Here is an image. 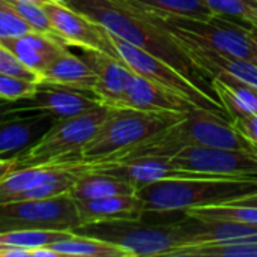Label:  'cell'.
<instances>
[{"label": "cell", "instance_id": "cell-1", "mask_svg": "<svg viewBox=\"0 0 257 257\" xmlns=\"http://www.w3.org/2000/svg\"><path fill=\"white\" fill-rule=\"evenodd\" d=\"M68 5L99 23L111 35L167 62L205 92L212 90L211 80L143 6L131 0H71Z\"/></svg>", "mask_w": 257, "mask_h": 257}, {"label": "cell", "instance_id": "cell-2", "mask_svg": "<svg viewBox=\"0 0 257 257\" xmlns=\"http://www.w3.org/2000/svg\"><path fill=\"white\" fill-rule=\"evenodd\" d=\"M188 146L242 149L257 152L256 148L232 125L230 119H226L224 116L211 110L193 107L181 122L157 133L155 136L110 160H128L140 157L170 158Z\"/></svg>", "mask_w": 257, "mask_h": 257}, {"label": "cell", "instance_id": "cell-3", "mask_svg": "<svg viewBox=\"0 0 257 257\" xmlns=\"http://www.w3.org/2000/svg\"><path fill=\"white\" fill-rule=\"evenodd\" d=\"M257 193V178L160 179L136 190L146 212H176L223 205Z\"/></svg>", "mask_w": 257, "mask_h": 257}, {"label": "cell", "instance_id": "cell-4", "mask_svg": "<svg viewBox=\"0 0 257 257\" xmlns=\"http://www.w3.org/2000/svg\"><path fill=\"white\" fill-rule=\"evenodd\" d=\"M187 113L146 111L130 107H108L92 140L81 152V161L95 163L117 157L157 133L181 122Z\"/></svg>", "mask_w": 257, "mask_h": 257}, {"label": "cell", "instance_id": "cell-5", "mask_svg": "<svg viewBox=\"0 0 257 257\" xmlns=\"http://www.w3.org/2000/svg\"><path fill=\"white\" fill-rule=\"evenodd\" d=\"M149 12L181 45L209 50L233 57L254 59V50L250 39V24L220 15L190 18Z\"/></svg>", "mask_w": 257, "mask_h": 257}, {"label": "cell", "instance_id": "cell-6", "mask_svg": "<svg viewBox=\"0 0 257 257\" xmlns=\"http://www.w3.org/2000/svg\"><path fill=\"white\" fill-rule=\"evenodd\" d=\"M74 232L95 236L125 248L131 257L173 256L188 247L190 238L179 223L149 224L140 220H111L78 226Z\"/></svg>", "mask_w": 257, "mask_h": 257}, {"label": "cell", "instance_id": "cell-7", "mask_svg": "<svg viewBox=\"0 0 257 257\" xmlns=\"http://www.w3.org/2000/svg\"><path fill=\"white\" fill-rule=\"evenodd\" d=\"M107 110L108 107L101 104L81 114L54 120L30 148L17 154L18 167L81 161V152L102 123Z\"/></svg>", "mask_w": 257, "mask_h": 257}, {"label": "cell", "instance_id": "cell-8", "mask_svg": "<svg viewBox=\"0 0 257 257\" xmlns=\"http://www.w3.org/2000/svg\"><path fill=\"white\" fill-rule=\"evenodd\" d=\"M117 57L136 74L140 77H145L166 89H170L190 101L193 105L211 110L214 113H218L221 116H227L224 107L221 102L211 96V93L205 92L203 89L197 87L193 81H190L184 74H181L178 69H175L167 62L161 60L160 57L111 35ZM229 117V116H227Z\"/></svg>", "mask_w": 257, "mask_h": 257}, {"label": "cell", "instance_id": "cell-9", "mask_svg": "<svg viewBox=\"0 0 257 257\" xmlns=\"http://www.w3.org/2000/svg\"><path fill=\"white\" fill-rule=\"evenodd\" d=\"M78 226L75 202L69 194L0 203V233L26 229L75 230Z\"/></svg>", "mask_w": 257, "mask_h": 257}, {"label": "cell", "instance_id": "cell-10", "mask_svg": "<svg viewBox=\"0 0 257 257\" xmlns=\"http://www.w3.org/2000/svg\"><path fill=\"white\" fill-rule=\"evenodd\" d=\"M53 33L68 47L81 50H96L117 57L111 33L95 20L72 9L66 3L47 0L42 3Z\"/></svg>", "mask_w": 257, "mask_h": 257}, {"label": "cell", "instance_id": "cell-11", "mask_svg": "<svg viewBox=\"0 0 257 257\" xmlns=\"http://www.w3.org/2000/svg\"><path fill=\"white\" fill-rule=\"evenodd\" d=\"M101 105L90 92L75 90L57 84L38 83L35 92L15 101H2L0 108L17 113H44L54 120L72 117Z\"/></svg>", "mask_w": 257, "mask_h": 257}, {"label": "cell", "instance_id": "cell-12", "mask_svg": "<svg viewBox=\"0 0 257 257\" xmlns=\"http://www.w3.org/2000/svg\"><path fill=\"white\" fill-rule=\"evenodd\" d=\"M170 160L182 170L229 178H257V152L250 151L188 146Z\"/></svg>", "mask_w": 257, "mask_h": 257}, {"label": "cell", "instance_id": "cell-13", "mask_svg": "<svg viewBox=\"0 0 257 257\" xmlns=\"http://www.w3.org/2000/svg\"><path fill=\"white\" fill-rule=\"evenodd\" d=\"M87 166L90 170L119 178L136 187V190L145 184L155 182L160 179L229 178V176H217V175L182 170L176 167L169 157H140V158H128V160L95 161V163H87Z\"/></svg>", "mask_w": 257, "mask_h": 257}, {"label": "cell", "instance_id": "cell-14", "mask_svg": "<svg viewBox=\"0 0 257 257\" xmlns=\"http://www.w3.org/2000/svg\"><path fill=\"white\" fill-rule=\"evenodd\" d=\"M81 57L95 72L93 95L98 101L107 107H119L136 74L119 57L102 51L83 50Z\"/></svg>", "mask_w": 257, "mask_h": 257}, {"label": "cell", "instance_id": "cell-15", "mask_svg": "<svg viewBox=\"0 0 257 257\" xmlns=\"http://www.w3.org/2000/svg\"><path fill=\"white\" fill-rule=\"evenodd\" d=\"M54 122L44 113H17L0 108V157L17 155L30 148Z\"/></svg>", "mask_w": 257, "mask_h": 257}, {"label": "cell", "instance_id": "cell-16", "mask_svg": "<svg viewBox=\"0 0 257 257\" xmlns=\"http://www.w3.org/2000/svg\"><path fill=\"white\" fill-rule=\"evenodd\" d=\"M185 217L181 224L190 238V245L257 244V227L254 226L224 220Z\"/></svg>", "mask_w": 257, "mask_h": 257}, {"label": "cell", "instance_id": "cell-17", "mask_svg": "<svg viewBox=\"0 0 257 257\" xmlns=\"http://www.w3.org/2000/svg\"><path fill=\"white\" fill-rule=\"evenodd\" d=\"M193 63L209 78L235 80L257 90V63L250 59L218 54L209 50L181 45Z\"/></svg>", "mask_w": 257, "mask_h": 257}, {"label": "cell", "instance_id": "cell-18", "mask_svg": "<svg viewBox=\"0 0 257 257\" xmlns=\"http://www.w3.org/2000/svg\"><path fill=\"white\" fill-rule=\"evenodd\" d=\"M11 53L32 69L39 80L41 72L60 54L68 51V45L51 33L30 30L24 35L0 41Z\"/></svg>", "mask_w": 257, "mask_h": 257}, {"label": "cell", "instance_id": "cell-19", "mask_svg": "<svg viewBox=\"0 0 257 257\" xmlns=\"http://www.w3.org/2000/svg\"><path fill=\"white\" fill-rule=\"evenodd\" d=\"M119 107H130L146 111L188 113L196 105L170 89H166L145 77L134 75Z\"/></svg>", "mask_w": 257, "mask_h": 257}, {"label": "cell", "instance_id": "cell-20", "mask_svg": "<svg viewBox=\"0 0 257 257\" xmlns=\"http://www.w3.org/2000/svg\"><path fill=\"white\" fill-rule=\"evenodd\" d=\"M80 226L111 220H140L145 215L142 200L136 194H119L99 199L75 200Z\"/></svg>", "mask_w": 257, "mask_h": 257}, {"label": "cell", "instance_id": "cell-21", "mask_svg": "<svg viewBox=\"0 0 257 257\" xmlns=\"http://www.w3.org/2000/svg\"><path fill=\"white\" fill-rule=\"evenodd\" d=\"M39 83L57 84L93 93L95 72L81 56L72 54L68 50L41 72Z\"/></svg>", "mask_w": 257, "mask_h": 257}, {"label": "cell", "instance_id": "cell-22", "mask_svg": "<svg viewBox=\"0 0 257 257\" xmlns=\"http://www.w3.org/2000/svg\"><path fill=\"white\" fill-rule=\"evenodd\" d=\"M69 194L75 200L99 199L119 194H136V187L111 175L90 170L89 166H86V169L78 175Z\"/></svg>", "mask_w": 257, "mask_h": 257}, {"label": "cell", "instance_id": "cell-23", "mask_svg": "<svg viewBox=\"0 0 257 257\" xmlns=\"http://www.w3.org/2000/svg\"><path fill=\"white\" fill-rule=\"evenodd\" d=\"M215 98L224 107L230 120L257 113V90L235 80H211Z\"/></svg>", "mask_w": 257, "mask_h": 257}, {"label": "cell", "instance_id": "cell-24", "mask_svg": "<svg viewBox=\"0 0 257 257\" xmlns=\"http://www.w3.org/2000/svg\"><path fill=\"white\" fill-rule=\"evenodd\" d=\"M50 247L59 257H131L125 248L117 244L77 232H72L68 238H63Z\"/></svg>", "mask_w": 257, "mask_h": 257}, {"label": "cell", "instance_id": "cell-25", "mask_svg": "<svg viewBox=\"0 0 257 257\" xmlns=\"http://www.w3.org/2000/svg\"><path fill=\"white\" fill-rule=\"evenodd\" d=\"M74 230H51V229H26L0 233V247H18L33 250L39 247H50L51 244L68 238Z\"/></svg>", "mask_w": 257, "mask_h": 257}, {"label": "cell", "instance_id": "cell-26", "mask_svg": "<svg viewBox=\"0 0 257 257\" xmlns=\"http://www.w3.org/2000/svg\"><path fill=\"white\" fill-rule=\"evenodd\" d=\"M152 12L163 15L208 18L214 12L208 8L205 0H131Z\"/></svg>", "mask_w": 257, "mask_h": 257}, {"label": "cell", "instance_id": "cell-27", "mask_svg": "<svg viewBox=\"0 0 257 257\" xmlns=\"http://www.w3.org/2000/svg\"><path fill=\"white\" fill-rule=\"evenodd\" d=\"M185 215L196 218H212V220H224L235 221L248 226L257 227V208L256 206H238V205H211L202 208L187 209Z\"/></svg>", "mask_w": 257, "mask_h": 257}, {"label": "cell", "instance_id": "cell-28", "mask_svg": "<svg viewBox=\"0 0 257 257\" xmlns=\"http://www.w3.org/2000/svg\"><path fill=\"white\" fill-rule=\"evenodd\" d=\"M214 15L257 27V0H205Z\"/></svg>", "mask_w": 257, "mask_h": 257}, {"label": "cell", "instance_id": "cell-29", "mask_svg": "<svg viewBox=\"0 0 257 257\" xmlns=\"http://www.w3.org/2000/svg\"><path fill=\"white\" fill-rule=\"evenodd\" d=\"M173 256L178 257H257V244L235 245H188Z\"/></svg>", "mask_w": 257, "mask_h": 257}, {"label": "cell", "instance_id": "cell-30", "mask_svg": "<svg viewBox=\"0 0 257 257\" xmlns=\"http://www.w3.org/2000/svg\"><path fill=\"white\" fill-rule=\"evenodd\" d=\"M12 8L18 12V15L26 21V24L41 33H53L48 15L42 6L44 2H33V0H9ZM56 36V35H54Z\"/></svg>", "mask_w": 257, "mask_h": 257}, {"label": "cell", "instance_id": "cell-31", "mask_svg": "<svg viewBox=\"0 0 257 257\" xmlns=\"http://www.w3.org/2000/svg\"><path fill=\"white\" fill-rule=\"evenodd\" d=\"M30 30L32 29L12 8L9 0H0V41L24 35Z\"/></svg>", "mask_w": 257, "mask_h": 257}, {"label": "cell", "instance_id": "cell-32", "mask_svg": "<svg viewBox=\"0 0 257 257\" xmlns=\"http://www.w3.org/2000/svg\"><path fill=\"white\" fill-rule=\"evenodd\" d=\"M38 81H30L21 77L9 75L0 72V99L2 101H15L26 98L35 92Z\"/></svg>", "mask_w": 257, "mask_h": 257}, {"label": "cell", "instance_id": "cell-33", "mask_svg": "<svg viewBox=\"0 0 257 257\" xmlns=\"http://www.w3.org/2000/svg\"><path fill=\"white\" fill-rule=\"evenodd\" d=\"M0 72L3 74H9V75H15V77H21L30 81H38V75L29 69L23 62H20L12 53L11 50H8L2 42H0Z\"/></svg>", "mask_w": 257, "mask_h": 257}, {"label": "cell", "instance_id": "cell-34", "mask_svg": "<svg viewBox=\"0 0 257 257\" xmlns=\"http://www.w3.org/2000/svg\"><path fill=\"white\" fill-rule=\"evenodd\" d=\"M232 125L257 149V113L230 120Z\"/></svg>", "mask_w": 257, "mask_h": 257}, {"label": "cell", "instance_id": "cell-35", "mask_svg": "<svg viewBox=\"0 0 257 257\" xmlns=\"http://www.w3.org/2000/svg\"><path fill=\"white\" fill-rule=\"evenodd\" d=\"M18 169V163H17V155H12L11 158L8 157H0V178H3L5 175H8L9 172Z\"/></svg>", "mask_w": 257, "mask_h": 257}, {"label": "cell", "instance_id": "cell-36", "mask_svg": "<svg viewBox=\"0 0 257 257\" xmlns=\"http://www.w3.org/2000/svg\"><path fill=\"white\" fill-rule=\"evenodd\" d=\"M227 205H238V206H256L257 208V193L256 194H251V196H245V197H241V199L232 200V202H229Z\"/></svg>", "mask_w": 257, "mask_h": 257}, {"label": "cell", "instance_id": "cell-37", "mask_svg": "<svg viewBox=\"0 0 257 257\" xmlns=\"http://www.w3.org/2000/svg\"><path fill=\"white\" fill-rule=\"evenodd\" d=\"M30 257H59L51 247H39L30 250Z\"/></svg>", "mask_w": 257, "mask_h": 257}, {"label": "cell", "instance_id": "cell-38", "mask_svg": "<svg viewBox=\"0 0 257 257\" xmlns=\"http://www.w3.org/2000/svg\"><path fill=\"white\" fill-rule=\"evenodd\" d=\"M250 39H251V44H253V50H254V62L257 63V27L251 26L250 27Z\"/></svg>", "mask_w": 257, "mask_h": 257}, {"label": "cell", "instance_id": "cell-39", "mask_svg": "<svg viewBox=\"0 0 257 257\" xmlns=\"http://www.w3.org/2000/svg\"><path fill=\"white\" fill-rule=\"evenodd\" d=\"M53 2H59V3H66V5H68L71 0H53Z\"/></svg>", "mask_w": 257, "mask_h": 257}, {"label": "cell", "instance_id": "cell-40", "mask_svg": "<svg viewBox=\"0 0 257 257\" xmlns=\"http://www.w3.org/2000/svg\"><path fill=\"white\" fill-rule=\"evenodd\" d=\"M33 2H47V0H33Z\"/></svg>", "mask_w": 257, "mask_h": 257}]
</instances>
